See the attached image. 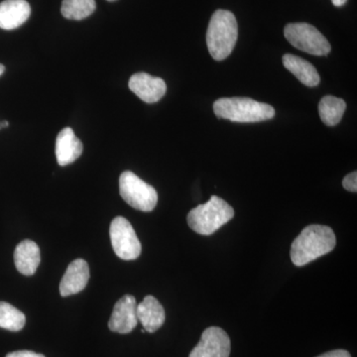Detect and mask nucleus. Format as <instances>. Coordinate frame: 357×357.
I'll use <instances>...</instances> for the list:
<instances>
[{"label": "nucleus", "instance_id": "b1692460", "mask_svg": "<svg viewBox=\"0 0 357 357\" xmlns=\"http://www.w3.org/2000/svg\"><path fill=\"white\" fill-rule=\"evenodd\" d=\"M4 70H6V67L3 65L0 64V76L3 74Z\"/></svg>", "mask_w": 357, "mask_h": 357}, {"label": "nucleus", "instance_id": "4be33fe9", "mask_svg": "<svg viewBox=\"0 0 357 357\" xmlns=\"http://www.w3.org/2000/svg\"><path fill=\"white\" fill-rule=\"evenodd\" d=\"M317 357H351V356L349 351H344V349H335V351L326 352V354Z\"/></svg>", "mask_w": 357, "mask_h": 357}, {"label": "nucleus", "instance_id": "0eeeda50", "mask_svg": "<svg viewBox=\"0 0 357 357\" xmlns=\"http://www.w3.org/2000/svg\"><path fill=\"white\" fill-rule=\"evenodd\" d=\"M110 241L115 255L122 260H135L141 255V243L135 230L126 218H115L110 223Z\"/></svg>", "mask_w": 357, "mask_h": 357}, {"label": "nucleus", "instance_id": "4468645a", "mask_svg": "<svg viewBox=\"0 0 357 357\" xmlns=\"http://www.w3.org/2000/svg\"><path fill=\"white\" fill-rule=\"evenodd\" d=\"M138 321L142 324L145 332L155 333L165 323V311L153 296H146L137 305Z\"/></svg>", "mask_w": 357, "mask_h": 357}, {"label": "nucleus", "instance_id": "aec40b11", "mask_svg": "<svg viewBox=\"0 0 357 357\" xmlns=\"http://www.w3.org/2000/svg\"><path fill=\"white\" fill-rule=\"evenodd\" d=\"M342 185H344V189L347 190V191L357 192V173L356 171L345 176L344 181H342Z\"/></svg>", "mask_w": 357, "mask_h": 357}, {"label": "nucleus", "instance_id": "ddd939ff", "mask_svg": "<svg viewBox=\"0 0 357 357\" xmlns=\"http://www.w3.org/2000/svg\"><path fill=\"white\" fill-rule=\"evenodd\" d=\"M31 14L26 0H4L0 3V28L13 30L24 24Z\"/></svg>", "mask_w": 357, "mask_h": 357}, {"label": "nucleus", "instance_id": "412c9836", "mask_svg": "<svg viewBox=\"0 0 357 357\" xmlns=\"http://www.w3.org/2000/svg\"><path fill=\"white\" fill-rule=\"evenodd\" d=\"M6 357H45L43 354H36L31 351H17L10 352Z\"/></svg>", "mask_w": 357, "mask_h": 357}, {"label": "nucleus", "instance_id": "20e7f679", "mask_svg": "<svg viewBox=\"0 0 357 357\" xmlns=\"http://www.w3.org/2000/svg\"><path fill=\"white\" fill-rule=\"evenodd\" d=\"M234 217V210L227 202L213 196L208 203L199 204L188 215V225L197 234L211 236Z\"/></svg>", "mask_w": 357, "mask_h": 357}, {"label": "nucleus", "instance_id": "9b49d317", "mask_svg": "<svg viewBox=\"0 0 357 357\" xmlns=\"http://www.w3.org/2000/svg\"><path fill=\"white\" fill-rule=\"evenodd\" d=\"M89 279V267L88 262L84 259H76L70 262L66 270L60 283V294L62 297L82 292L88 285Z\"/></svg>", "mask_w": 357, "mask_h": 357}, {"label": "nucleus", "instance_id": "f03ea898", "mask_svg": "<svg viewBox=\"0 0 357 357\" xmlns=\"http://www.w3.org/2000/svg\"><path fill=\"white\" fill-rule=\"evenodd\" d=\"M237 37L238 25L234 14L223 9L215 11L206 32V44L211 57L215 61L229 57L236 47Z\"/></svg>", "mask_w": 357, "mask_h": 357}, {"label": "nucleus", "instance_id": "39448f33", "mask_svg": "<svg viewBox=\"0 0 357 357\" xmlns=\"http://www.w3.org/2000/svg\"><path fill=\"white\" fill-rule=\"evenodd\" d=\"M119 192L133 208L141 211H152L156 208L158 194L152 185L141 180L131 171H126L119 177Z\"/></svg>", "mask_w": 357, "mask_h": 357}, {"label": "nucleus", "instance_id": "393cba45", "mask_svg": "<svg viewBox=\"0 0 357 357\" xmlns=\"http://www.w3.org/2000/svg\"><path fill=\"white\" fill-rule=\"evenodd\" d=\"M107 1L112 2V1H115V0H107Z\"/></svg>", "mask_w": 357, "mask_h": 357}, {"label": "nucleus", "instance_id": "7ed1b4c3", "mask_svg": "<svg viewBox=\"0 0 357 357\" xmlns=\"http://www.w3.org/2000/svg\"><path fill=\"white\" fill-rule=\"evenodd\" d=\"M218 119L234 122H260L275 116V109L267 103L249 98H223L213 103Z\"/></svg>", "mask_w": 357, "mask_h": 357}, {"label": "nucleus", "instance_id": "a211bd4d", "mask_svg": "<svg viewBox=\"0 0 357 357\" xmlns=\"http://www.w3.org/2000/svg\"><path fill=\"white\" fill-rule=\"evenodd\" d=\"M95 0H63L61 13L70 20H83L96 10Z\"/></svg>", "mask_w": 357, "mask_h": 357}, {"label": "nucleus", "instance_id": "2eb2a0df", "mask_svg": "<svg viewBox=\"0 0 357 357\" xmlns=\"http://www.w3.org/2000/svg\"><path fill=\"white\" fill-rule=\"evenodd\" d=\"M40 262H41V255L36 243L26 239L16 246L14 251V263L21 274L32 276L36 273Z\"/></svg>", "mask_w": 357, "mask_h": 357}, {"label": "nucleus", "instance_id": "5701e85b", "mask_svg": "<svg viewBox=\"0 0 357 357\" xmlns=\"http://www.w3.org/2000/svg\"><path fill=\"white\" fill-rule=\"evenodd\" d=\"M333 4L337 7L344 6L347 3V0H332Z\"/></svg>", "mask_w": 357, "mask_h": 357}, {"label": "nucleus", "instance_id": "9d476101", "mask_svg": "<svg viewBox=\"0 0 357 357\" xmlns=\"http://www.w3.org/2000/svg\"><path fill=\"white\" fill-rule=\"evenodd\" d=\"M129 89L141 100L146 103L159 102L167 91L165 82L161 77L151 76L147 73H137L129 79Z\"/></svg>", "mask_w": 357, "mask_h": 357}, {"label": "nucleus", "instance_id": "f3484780", "mask_svg": "<svg viewBox=\"0 0 357 357\" xmlns=\"http://www.w3.org/2000/svg\"><path fill=\"white\" fill-rule=\"evenodd\" d=\"M347 103L342 98L333 96H326L319 105V114L321 121L328 126H335L340 123L344 116Z\"/></svg>", "mask_w": 357, "mask_h": 357}, {"label": "nucleus", "instance_id": "dca6fc26", "mask_svg": "<svg viewBox=\"0 0 357 357\" xmlns=\"http://www.w3.org/2000/svg\"><path fill=\"white\" fill-rule=\"evenodd\" d=\"M282 60H283L284 67L290 70L301 83L310 88L318 86L321 77L318 70L311 63L292 54H286Z\"/></svg>", "mask_w": 357, "mask_h": 357}, {"label": "nucleus", "instance_id": "f257e3e1", "mask_svg": "<svg viewBox=\"0 0 357 357\" xmlns=\"http://www.w3.org/2000/svg\"><path fill=\"white\" fill-rule=\"evenodd\" d=\"M337 238L331 227L311 225L296 237L291 248V259L296 266H304L328 255L335 248Z\"/></svg>", "mask_w": 357, "mask_h": 357}, {"label": "nucleus", "instance_id": "f8f14e48", "mask_svg": "<svg viewBox=\"0 0 357 357\" xmlns=\"http://www.w3.org/2000/svg\"><path fill=\"white\" fill-rule=\"evenodd\" d=\"M83 143L74 130L66 128L58 134L56 140V157L59 165L64 167L74 163L83 154Z\"/></svg>", "mask_w": 357, "mask_h": 357}, {"label": "nucleus", "instance_id": "6ab92c4d", "mask_svg": "<svg viewBox=\"0 0 357 357\" xmlns=\"http://www.w3.org/2000/svg\"><path fill=\"white\" fill-rule=\"evenodd\" d=\"M26 317L22 312L6 302H0V328L20 332L24 328Z\"/></svg>", "mask_w": 357, "mask_h": 357}, {"label": "nucleus", "instance_id": "423d86ee", "mask_svg": "<svg viewBox=\"0 0 357 357\" xmlns=\"http://www.w3.org/2000/svg\"><path fill=\"white\" fill-rule=\"evenodd\" d=\"M284 35L289 43L298 50L314 56H326L332 50L330 42L317 29L307 23H290L286 25Z\"/></svg>", "mask_w": 357, "mask_h": 357}, {"label": "nucleus", "instance_id": "6e6552de", "mask_svg": "<svg viewBox=\"0 0 357 357\" xmlns=\"http://www.w3.org/2000/svg\"><path fill=\"white\" fill-rule=\"evenodd\" d=\"M231 344L229 335L218 326H211L202 333L198 345L189 357H229Z\"/></svg>", "mask_w": 357, "mask_h": 357}, {"label": "nucleus", "instance_id": "1a4fd4ad", "mask_svg": "<svg viewBox=\"0 0 357 357\" xmlns=\"http://www.w3.org/2000/svg\"><path fill=\"white\" fill-rule=\"evenodd\" d=\"M137 303L135 297L126 295L117 301L109 321L112 332L126 335L132 332L138 324Z\"/></svg>", "mask_w": 357, "mask_h": 357}]
</instances>
